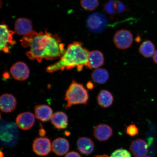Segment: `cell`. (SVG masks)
<instances>
[{
    "instance_id": "cell-10",
    "label": "cell",
    "mask_w": 157,
    "mask_h": 157,
    "mask_svg": "<svg viewBox=\"0 0 157 157\" xmlns=\"http://www.w3.org/2000/svg\"><path fill=\"white\" fill-rule=\"evenodd\" d=\"M35 121L34 115L29 112L19 114L16 119L17 126L24 130L30 129L34 125Z\"/></svg>"
},
{
    "instance_id": "cell-11",
    "label": "cell",
    "mask_w": 157,
    "mask_h": 157,
    "mask_svg": "<svg viewBox=\"0 0 157 157\" xmlns=\"http://www.w3.org/2000/svg\"><path fill=\"white\" fill-rule=\"evenodd\" d=\"M113 130L109 125L101 124L96 126L93 131V135L95 138L100 141L108 140L112 136Z\"/></svg>"
},
{
    "instance_id": "cell-2",
    "label": "cell",
    "mask_w": 157,
    "mask_h": 157,
    "mask_svg": "<svg viewBox=\"0 0 157 157\" xmlns=\"http://www.w3.org/2000/svg\"><path fill=\"white\" fill-rule=\"evenodd\" d=\"M89 53L81 42H74L68 45L60 60L48 66L46 71L52 73L58 70H69L75 67H77L78 71H81L84 66L88 68Z\"/></svg>"
},
{
    "instance_id": "cell-5",
    "label": "cell",
    "mask_w": 157,
    "mask_h": 157,
    "mask_svg": "<svg viewBox=\"0 0 157 157\" xmlns=\"http://www.w3.org/2000/svg\"><path fill=\"white\" fill-rule=\"evenodd\" d=\"M114 44L120 50H126L130 48L133 41V36L130 31L121 29L117 31L114 35Z\"/></svg>"
},
{
    "instance_id": "cell-12",
    "label": "cell",
    "mask_w": 157,
    "mask_h": 157,
    "mask_svg": "<svg viewBox=\"0 0 157 157\" xmlns=\"http://www.w3.org/2000/svg\"><path fill=\"white\" fill-rule=\"evenodd\" d=\"M16 99L11 94H5L2 95L0 99V107L2 111L5 113H11L16 109Z\"/></svg>"
},
{
    "instance_id": "cell-13",
    "label": "cell",
    "mask_w": 157,
    "mask_h": 157,
    "mask_svg": "<svg viewBox=\"0 0 157 157\" xmlns=\"http://www.w3.org/2000/svg\"><path fill=\"white\" fill-rule=\"evenodd\" d=\"M104 9L105 12L111 16L120 14L126 10L125 6L117 0H110L104 6Z\"/></svg>"
},
{
    "instance_id": "cell-30",
    "label": "cell",
    "mask_w": 157,
    "mask_h": 157,
    "mask_svg": "<svg viewBox=\"0 0 157 157\" xmlns=\"http://www.w3.org/2000/svg\"><path fill=\"white\" fill-rule=\"evenodd\" d=\"M94 157H109L107 155H97Z\"/></svg>"
},
{
    "instance_id": "cell-14",
    "label": "cell",
    "mask_w": 157,
    "mask_h": 157,
    "mask_svg": "<svg viewBox=\"0 0 157 157\" xmlns=\"http://www.w3.org/2000/svg\"><path fill=\"white\" fill-rule=\"evenodd\" d=\"M14 28L15 33L24 36L33 31L32 22L27 18H20L15 21Z\"/></svg>"
},
{
    "instance_id": "cell-32",
    "label": "cell",
    "mask_w": 157,
    "mask_h": 157,
    "mask_svg": "<svg viewBox=\"0 0 157 157\" xmlns=\"http://www.w3.org/2000/svg\"><path fill=\"white\" fill-rule=\"evenodd\" d=\"M144 157H151L149 156H146Z\"/></svg>"
},
{
    "instance_id": "cell-16",
    "label": "cell",
    "mask_w": 157,
    "mask_h": 157,
    "mask_svg": "<svg viewBox=\"0 0 157 157\" xmlns=\"http://www.w3.org/2000/svg\"><path fill=\"white\" fill-rule=\"evenodd\" d=\"M69 147L68 141L62 137H59L55 139L52 143L53 151L58 156H62L66 154L68 152Z\"/></svg>"
},
{
    "instance_id": "cell-21",
    "label": "cell",
    "mask_w": 157,
    "mask_h": 157,
    "mask_svg": "<svg viewBox=\"0 0 157 157\" xmlns=\"http://www.w3.org/2000/svg\"><path fill=\"white\" fill-rule=\"evenodd\" d=\"M91 78L95 83L101 84L106 83L109 78V74L106 70L98 68L93 71L91 74Z\"/></svg>"
},
{
    "instance_id": "cell-15",
    "label": "cell",
    "mask_w": 157,
    "mask_h": 157,
    "mask_svg": "<svg viewBox=\"0 0 157 157\" xmlns=\"http://www.w3.org/2000/svg\"><path fill=\"white\" fill-rule=\"evenodd\" d=\"M105 58L102 52L99 50H94L90 52L88 58V68L97 69L102 66Z\"/></svg>"
},
{
    "instance_id": "cell-4",
    "label": "cell",
    "mask_w": 157,
    "mask_h": 157,
    "mask_svg": "<svg viewBox=\"0 0 157 157\" xmlns=\"http://www.w3.org/2000/svg\"><path fill=\"white\" fill-rule=\"evenodd\" d=\"M107 23L106 17L100 13H95L90 15L86 22L88 29L91 32L95 33L104 30Z\"/></svg>"
},
{
    "instance_id": "cell-3",
    "label": "cell",
    "mask_w": 157,
    "mask_h": 157,
    "mask_svg": "<svg viewBox=\"0 0 157 157\" xmlns=\"http://www.w3.org/2000/svg\"><path fill=\"white\" fill-rule=\"evenodd\" d=\"M89 99L88 92L83 84L73 80L67 91L64 100L67 101L65 109L72 106L83 104L86 105Z\"/></svg>"
},
{
    "instance_id": "cell-17",
    "label": "cell",
    "mask_w": 157,
    "mask_h": 157,
    "mask_svg": "<svg viewBox=\"0 0 157 157\" xmlns=\"http://www.w3.org/2000/svg\"><path fill=\"white\" fill-rule=\"evenodd\" d=\"M35 117L43 122L48 121L52 118V110L51 108L46 105H37L35 108Z\"/></svg>"
},
{
    "instance_id": "cell-19",
    "label": "cell",
    "mask_w": 157,
    "mask_h": 157,
    "mask_svg": "<svg viewBox=\"0 0 157 157\" xmlns=\"http://www.w3.org/2000/svg\"><path fill=\"white\" fill-rule=\"evenodd\" d=\"M51 121L56 128H66L68 124V117L65 113L63 112H57L52 115Z\"/></svg>"
},
{
    "instance_id": "cell-1",
    "label": "cell",
    "mask_w": 157,
    "mask_h": 157,
    "mask_svg": "<svg viewBox=\"0 0 157 157\" xmlns=\"http://www.w3.org/2000/svg\"><path fill=\"white\" fill-rule=\"evenodd\" d=\"M21 42L23 48H29L26 54L29 59L36 60L39 63L44 59L53 60L60 58L65 51L58 35L47 31L37 33L33 30L23 36Z\"/></svg>"
},
{
    "instance_id": "cell-6",
    "label": "cell",
    "mask_w": 157,
    "mask_h": 157,
    "mask_svg": "<svg viewBox=\"0 0 157 157\" xmlns=\"http://www.w3.org/2000/svg\"><path fill=\"white\" fill-rule=\"evenodd\" d=\"M1 27V42L0 50L6 53L10 52L9 46H13L16 44L13 40V35L15 31L9 30L7 25L4 24H2Z\"/></svg>"
},
{
    "instance_id": "cell-18",
    "label": "cell",
    "mask_w": 157,
    "mask_h": 157,
    "mask_svg": "<svg viewBox=\"0 0 157 157\" xmlns=\"http://www.w3.org/2000/svg\"><path fill=\"white\" fill-rule=\"evenodd\" d=\"M77 146L80 153L84 155H90L93 152L94 144L92 139L87 137H82L78 139Z\"/></svg>"
},
{
    "instance_id": "cell-28",
    "label": "cell",
    "mask_w": 157,
    "mask_h": 157,
    "mask_svg": "<svg viewBox=\"0 0 157 157\" xmlns=\"http://www.w3.org/2000/svg\"><path fill=\"white\" fill-rule=\"evenodd\" d=\"M46 131H45L44 128H41L39 131V134L40 136L43 137L46 134Z\"/></svg>"
},
{
    "instance_id": "cell-29",
    "label": "cell",
    "mask_w": 157,
    "mask_h": 157,
    "mask_svg": "<svg viewBox=\"0 0 157 157\" xmlns=\"http://www.w3.org/2000/svg\"><path fill=\"white\" fill-rule=\"evenodd\" d=\"M153 60L155 63L157 64V50L155 52L154 56H153Z\"/></svg>"
},
{
    "instance_id": "cell-25",
    "label": "cell",
    "mask_w": 157,
    "mask_h": 157,
    "mask_svg": "<svg viewBox=\"0 0 157 157\" xmlns=\"http://www.w3.org/2000/svg\"><path fill=\"white\" fill-rule=\"evenodd\" d=\"M126 132L129 136L133 137L139 134V129L136 125L131 124L127 127Z\"/></svg>"
},
{
    "instance_id": "cell-26",
    "label": "cell",
    "mask_w": 157,
    "mask_h": 157,
    "mask_svg": "<svg viewBox=\"0 0 157 157\" xmlns=\"http://www.w3.org/2000/svg\"><path fill=\"white\" fill-rule=\"evenodd\" d=\"M65 157H81L80 155L77 152L71 151L69 152L66 155Z\"/></svg>"
},
{
    "instance_id": "cell-22",
    "label": "cell",
    "mask_w": 157,
    "mask_h": 157,
    "mask_svg": "<svg viewBox=\"0 0 157 157\" xmlns=\"http://www.w3.org/2000/svg\"><path fill=\"white\" fill-rule=\"evenodd\" d=\"M139 52L145 58L151 57L155 52L154 45L150 40L145 41L139 47Z\"/></svg>"
},
{
    "instance_id": "cell-7",
    "label": "cell",
    "mask_w": 157,
    "mask_h": 157,
    "mask_svg": "<svg viewBox=\"0 0 157 157\" xmlns=\"http://www.w3.org/2000/svg\"><path fill=\"white\" fill-rule=\"evenodd\" d=\"M52 148L50 140L48 137H38L33 141V150L39 156L47 155L51 152Z\"/></svg>"
},
{
    "instance_id": "cell-8",
    "label": "cell",
    "mask_w": 157,
    "mask_h": 157,
    "mask_svg": "<svg viewBox=\"0 0 157 157\" xmlns=\"http://www.w3.org/2000/svg\"><path fill=\"white\" fill-rule=\"evenodd\" d=\"M12 75L16 80L24 81L29 76V70L28 66L25 63L18 62L11 67L10 70Z\"/></svg>"
},
{
    "instance_id": "cell-31",
    "label": "cell",
    "mask_w": 157,
    "mask_h": 157,
    "mask_svg": "<svg viewBox=\"0 0 157 157\" xmlns=\"http://www.w3.org/2000/svg\"><path fill=\"white\" fill-rule=\"evenodd\" d=\"M1 156V157H4L3 153L2 152V151H1V156Z\"/></svg>"
},
{
    "instance_id": "cell-23",
    "label": "cell",
    "mask_w": 157,
    "mask_h": 157,
    "mask_svg": "<svg viewBox=\"0 0 157 157\" xmlns=\"http://www.w3.org/2000/svg\"><path fill=\"white\" fill-rule=\"evenodd\" d=\"M80 4L83 8L87 11H93L97 9L99 4V0H81Z\"/></svg>"
},
{
    "instance_id": "cell-24",
    "label": "cell",
    "mask_w": 157,
    "mask_h": 157,
    "mask_svg": "<svg viewBox=\"0 0 157 157\" xmlns=\"http://www.w3.org/2000/svg\"><path fill=\"white\" fill-rule=\"evenodd\" d=\"M110 157H132L130 153L123 149H118L113 153Z\"/></svg>"
},
{
    "instance_id": "cell-20",
    "label": "cell",
    "mask_w": 157,
    "mask_h": 157,
    "mask_svg": "<svg viewBox=\"0 0 157 157\" xmlns=\"http://www.w3.org/2000/svg\"><path fill=\"white\" fill-rule=\"evenodd\" d=\"M97 101L100 106L107 108L112 105L113 101V96L109 91L105 90H101L98 94Z\"/></svg>"
},
{
    "instance_id": "cell-9",
    "label": "cell",
    "mask_w": 157,
    "mask_h": 157,
    "mask_svg": "<svg viewBox=\"0 0 157 157\" xmlns=\"http://www.w3.org/2000/svg\"><path fill=\"white\" fill-rule=\"evenodd\" d=\"M129 149L135 157H144L148 154V146L146 141L137 139L131 142Z\"/></svg>"
},
{
    "instance_id": "cell-27",
    "label": "cell",
    "mask_w": 157,
    "mask_h": 157,
    "mask_svg": "<svg viewBox=\"0 0 157 157\" xmlns=\"http://www.w3.org/2000/svg\"><path fill=\"white\" fill-rule=\"evenodd\" d=\"M86 87L88 90H93L95 87V85H94L93 82L89 81L86 84Z\"/></svg>"
}]
</instances>
